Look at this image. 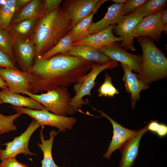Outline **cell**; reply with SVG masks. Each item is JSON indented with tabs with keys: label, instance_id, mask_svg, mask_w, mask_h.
Instances as JSON below:
<instances>
[{
	"label": "cell",
	"instance_id": "19",
	"mask_svg": "<svg viewBox=\"0 0 167 167\" xmlns=\"http://www.w3.org/2000/svg\"><path fill=\"white\" fill-rule=\"evenodd\" d=\"M0 99L3 103L9 104L13 106L26 108L35 110H48L41 104L32 98L12 92L8 88L0 91Z\"/></svg>",
	"mask_w": 167,
	"mask_h": 167
},
{
	"label": "cell",
	"instance_id": "30",
	"mask_svg": "<svg viewBox=\"0 0 167 167\" xmlns=\"http://www.w3.org/2000/svg\"><path fill=\"white\" fill-rule=\"evenodd\" d=\"M98 96H109L112 97L119 92L113 86L111 80V78L107 73L105 75L103 83L98 89Z\"/></svg>",
	"mask_w": 167,
	"mask_h": 167
},
{
	"label": "cell",
	"instance_id": "29",
	"mask_svg": "<svg viewBox=\"0 0 167 167\" xmlns=\"http://www.w3.org/2000/svg\"><path fill=\"white\" fill-rule=\"evenodd\" d=\"M21 113H16L10 115H4L0 113V134L15 131L17 127L14 124V121L19 117Z\"/></svg>",
	"mask_w": 167,
	"mask_h": 167
},
{
	"label": "cell",
	"instance_id": "10",
	"mask_svg": "<svg viewBox=\"0 0 167 167\" xmlns=\"http://www.w3.org/2000/svg\"><path fill=\"white\" fill-rule=\"evenodd\" d=\"M161 11L142 18L135 28L133 32L135 37L147 36L158 42L161 40L162 32L167 33V24L164 25L160 18Z\"/></svg>",
	"mask_w": 167,
	"mask_h": 167
},
{
	"label": "cell",
	"instance_id": "13",
	"mask_svg": "<svg viewBox=\"0 0 167 167\" xmlns=\"http://www.w3.org/2000/svg\"><path fill=\"white\" fill-rule=\"evenodd\" d=\"M95 110L101 114L100 117H104L107 118L112 125L113 129L112 138L107 151L103 156V157L109 159L112 153L116 150H120L127 141L136 134L137 131L125 128L102 111Z\"/></svg>",
	"mask_w": 167,
	"mask_h": 167
},
{
	"label": "cell",
	"instance_id": "14",
	"mask_svg": "<svg viewBox=\"0 0 167 167\" xmlns=\"http://www.w3.org/2000/svg\"><path fill=\"white\" fill-rule=\"evenodd\" d=\"M13 52L15 62L21 71L28 73L35 58V46L29 40L14 41Z\"/></svg>",
	"mask_w": 167,
	"mask_h": 167
},
{
	"label": "cell",
	"instance_id": "4",
	"mask_svg": "<svg viewBox=\"0 0 167 167\" xmlns=\"http://www.w3.org/2000/svg\"><path fill=\"white\" fill-rule=\"evenodd\" d=\"M23 94L38 102L52 113L63 116L73 115L75 113L70 105L71 99L67 87L60 86L41 94L26 92Z\"/></svg>",
	"mask_w": 167,
	"mask_h": 167
},
{
	"label": "cell",
	"instance_id": "22",
	"mask_svg": "<svg viewBox=\"0 0 167 167\" xmlns=\"http://www.w3.org/2000/svg\"><path fill=\"white\" fill-rule=\"evenodd\" d=\"M44 15L43 0H30L15 13L10 24L26 19L39 18Z\"/></svg>",
	"mask_w": 167,
	"mask_h": 167
},
{
	"label": "cell",
	"instance_id": "37",
	"mask_svg": "<svg viewBox=\"0 0 167 167\" xmlns=\"http://www.w3.org/2000/svg\"><path fill=\"white\" fill-rule=\"evenodd\" d=\"M160 18L162 23L164 25L167 24V9L161 11Z\"/></svg>",
	"mask_w": 167,
	"mask_h": 167
},
{
	"label": "cell",
	"instance_id": "5",
	"mask_svg": "<svg viewBox=\"0 0 167 167\" xmlns=\"http://www.w3.org/2000/svg\"><path fill=\"white\" fill-rule=\"evenodd\" d=\"M118 66V62L113 61L104 64L97 63L92 64L91 71L74 85L73 89L75 95L71 98L70 105L75 113L82 107V105L88 103L83 98L86 96H92L91 92L96 84L95 81L98 75L105 69L111 70Z\"/></svg>",
	"mask_w": 167,
	"mask_h": 167
},
{
	"label": "cell",
	"instance_id": "27",
	"mask_svg": "<svg viewBox=\"0 0 167 167\" xmlns=\"http://www.w3.org/2000/svg\"><path fill=\"white\" fill-rule=\"evenodd\" d=\"M72 44L70 31L65 36L61 39L53 48L39 57L46 60L56 55L64 54L69 50Z\"/></svg>",
	"mask_w": 167,
	"mask_h": 167
},
{
	"label": "cell",
	"instance_id": "32",
	"mask_svg": "<svg viewBox=\"0 0 167 167\" xmlns=\"http://www.w3.org/2000/svg\"><path fill=\"white\" fill-rule=\"evenodd\" d=\"M147 0H129L123 4L122 7V12L125 16L136 10L144 4Z\"/></svg>",
	"mask_w": 167,
	"mask_h": 167
},
{
	"label": "cell",
	"instance_id": "25",
	"mask_svg": "<svg viewBox=\"0 0 167 167\" xmlns=\"http://www.w3.org/2000/svg\"><path fill=\"white\" fill-rule=\"evenodd\" d=\"M166 0H149L132 13L143 18L148 15L165 9Z\"/></svg>",
	"mask_w": 167,
	"mask_h": 167
},
{
	"label": "cell",
	"instance_id": "8",
	"mask_svg": "<svg viewBox=\"0 0 167 167\" xmlns=\"http://www.w3.org/2000/svg\"><path fill=\"white\" fill-rule=\"evenodd\" d=\"M97 50L111 60L119 62L136 73L139 74L141 71L143 62L142 54H135L127 52L116 42Z\"/></svg>",
	"mask_w": 167,
	"mask_h": 167
},
{
	"label": "cell",
	"instance_id": "18",
	"mask_svg": "<svg viewBox=\"0 0 167 167\" xmlns=\"http://www.w3.org/2000/svg\"><path fill=\"white\" fill-rule=\"evenodd\" d=\"M61 54L79 57L100 64H104L112 61L97 49L91 46L84 45H71L67 52Z\"/></svg>",
	"mask_w": 167,
	"mask_h": 167
},
{
	"label": "cell",
	"instance_id": "40",
	"mask_svg": "<svg viewBox=\"0 0 167 167\" xmlns=\"http://www.w3.org/2000/svg\"><path fill=\"white\" fill-rule=\"evenodd\" d=\"M6 0H0V8L2 5L5 2Z\"/></svg>",
	"mask_w": 167,
	"mask_h": 167
},
{
	"label": "cell",
	"instance_id": "2",
	"mask_svg": "<svg viewBox=\"0 0 167 167\" xmlns=\"http://www.w3.org/2000/svg\"><path fill=\"white\" fill-rule=\"evenodd\" d=\"M72 27L69 14L62 6L39 18L34 34L29 40L35 46V58L53 48Z\"/></svg>",
	"mask_w": 167,
	"mask_h": 167
},
{
	"label": "cell",
	"instance_id": "39",
	"mask_svg": "<svg viewBox=\"0 0 167 167\" xmlns=\"http://www.w3.org/2000/svg\"><path fill=\"white\" fill-rule=\"evenodd\" d=\"M114 2V3L119 5H123L125 3L127 0H111Z\"/></svg>",
	"mask_w": 167,
	"mask_h": 167
},
{
	"label": "cell",
	"instance_id": "7",
	"mask_svg": "<svg viewBox=\"0 0 167 167\" xmlns=\"http://www.w3.org/2000/svg\"><path fill=\"white\" fill-rule=\"evenodd\" d=\"M41 126L35 120L33 119L25 131L20 135L13 138L11 141L3 144L6 146L5 149L0 148V160L15 158L18 154L37 155L31 152L28 148V143L34 131Z\"/></svg>",
	"mask_w": 167,
	"mask_h": 167
},
{
	"label": "cell",
	"instance_id": "41",
	"mask_svg": "<svg viewBox=\"0 0 167 167\" xmlns=\"http://www.w3.org/2000/svg\"><path fill=\"white\" fill-rule=\"evenodd\" d=\"M2 103H2V101L0 99V105H1V104H2Z\"/></svg>",
	"mask_w": 167,
	"mask_h": 167
},
{
	"label": "cell",
	"instance_id": "35",
	"mask_svg": "<svg viewBox=\"0 0 167 167\" xmlns=\"http://www.w3.org/2000/svg\"><path fill=\"white\" fill-rule=\"evenodd\" d=\"M0 167H29L26 165L17 161L15 158H10L2 160Z\"/></svg>",
	"mask_w": 167,
	"mask_h": 167
},
{
	"label": "cell",
	"instance_id": "38",
	"mask_svg": "<svg viewBox=\"0 0 167 167\" xmlns=\"http://www.w3.org/2000/svg\"><path fill=\"white\" fill-rule=\"evenodd\" d=\"M8 88V86L5 82L0 76V89H4Z\"/></svg>",
	"mask_w": 167,
	"mask_h": 167
},
{
	"label": "cell",
	"instance_id": "1",
	"mask_svg": "<svg viewBox=\"0 0 167 167\" xmlns=\"http://www.w3.org/2000/svg\"><path fill=\"white\" fill-rule=\"evenodd\" d=\"M93 64L79 57L62 54L46 60L36 58L28 73L29 92L37 94L75 84L91 71Z\"/></svg>",
	"mask_w": 167,
	"mask_h": 167
},
{
	"label": "cell",
	"instance_id": "24",
	"mask_svg": "<svg viewBox=\"0 0 167 167\" xmlns=\"http://www.w3.org/2000/svg\"><path fill=\"white\" fill-rule=\"evenodd\" d=\"M96 12H94L88 16L72 27L70 31L72 44L76 43L83 41L90 34V26L93 15Z\"/></svg>",
	"mask_w": 167,
	"mask_h": 167
},
{
	"label": "cell",
	"instance_id": "23",
	"mask_svg": "<svg viewBox=\"0 0 167 167\" xmlns=\"http://www.w3.org/2000/svg\"><path fill=\"white\" fill-rule=\"evenodd\" d=\"M44 126H42V129L40 131V139L41 143L37 145L43 152V159L41 160V167H59L54 162L53 159L52 154V149L54 137L59 132H56L54 130L50 131L49 138L45 140L43 134V129Z\"/></svg>",
	"mask_w": 167,
	"mask_h": 167
},
{
	"label": "cell",
	"instance_id": "12",
	"mask_svg": "<svg viewBox=\"0 0 167 167\" xmlns=\"http://www.w3.org/2000/svg\"><path fill=\"white\" fill-rule=\"evenodd\" d=\"M0 76L6 83L8 89L17 93L29 92L30 87L27 73L18 69L0 68Z\"/></svg>",
	"mask_w": 167,
	"mask_h": 167
},
{
	"label": "cell",
	"instance_id": "31",
	"mask_svg": "<svg viewBox=\"0 0 167 167\" xmlns=\"http://www.w3.org/2000/svg\"><path fill=\"white\" fill-rule=\"evenodd\" d=\"M146 126L148 131L155 134L160 138H164L167 135V125L159 122L156 120L150 121Z\"/></svg>",
	"mask_w": 167,
	"mask_h": 167
},
{
	"label": "cell",
	"instance_id": "17",
	"mask_svg": "<svg viewBox=\"0 0 167 167\" xmlns=\"http://www.w3.org/2000/svg\"><path fill=\"white\" fill-rule=\"evenodd\" d=\"M115 25H110L105 29L98 33L89 34L85 39L71 45H84L91 46L96 49L117 41H122L121 37L114 36L113 31Z\"/></svg>",
	"mask_w": 167,
	"mask_h": 167
},
{
	"label": "cell",
	"instance_id": "11",
	"mask_svg": "<svg viewBox=\"0 0 167 167\" xmlns=\"http://www.w3.org/2000/svg\"><path fill=\"white\" fill-rule=\"evenodd\" d=\"M142 18L131 13L124 16L113 28L115 35L122 39L120 45L125 50L135 51L136 50L134 45V31Z\"/></svg>",
	"mask_w": 167,
	"mask_h": 167
},
{
	"label": "cell",
	"instance_id": "3",
	"mask_svg": "<svg viewBox=\"0 0 167 167\" xmlns=\"http://www.w3.org/2000/svg\"><path fill=\"white\" fill-rule=\"evenodd\" d=\"M136 38L143 51L142 66L137 75L138 79L148 84L165 78L167 76V58L165 55L149 36Z\"/></svg>",
	"mask_w": 167,
	"mask_h": 167
},
{
	"label": "cell",
	"instance_id": "21",
	"mask_svg": "<svg viewBox=\"0 0 167 167\" xmlns=\"http://www.w3.org/2000/svg\"><path fill=\"white\" fill-rule=\"evenodd\" d=\"M38 19H28L11 24L6 30L13 41L29 40L34 34Z\"/></svg>",
	"mask_w": 167,
	"mask_h": 167
},
{
	"label": "cell",
	"instance_id": "9",
	"mask_svg": "<svg viewBox=\"0 0 167 167\" xmlns=\"http://www.w3.org/2000/svg\"><path fill=\"white\" fill-rule=\"evenodd\" d=\"M107 0H65L62 7L67 12L72 27L96 11L100 6Z\"/></svg>",
	"mask_w": 167,
	"mask_h": 167
},
{
	"label": "cell",
	"instance_id": "33",
	"mask_svg": "<svg viewBox=\"0 0 167 167\" xmlns=\"http://www.w3.org/2000/svg\"><path fill=\"white\" fill-rule=\"evenodd\" d=\"M62 0H43L44 15L49 14L59 7Z\"/></svg>",
	"mask_w": 167,
	"mask_h": 167
},
{
	"label": "cell",
	"instance_id": "15",
	"mask_svg": "<svg viewBox=\"0 0 167 167\" xmlns=\"http://www.w3.org/2000/svg\"><path fill=\"white\" fill-rule=\"evenodd\" d=\"M148 130L146 126L137 131L121 148V154L119 167H132L139 154L141 138Z\"/></svg>",
	"mask_w": 167,
	"mask_h": 167
},
{
	"label": "cell",
	"instance_id": "6",
	"mask_svg": "<svg viewBox=\"0 0 167 167\" xmlns=\"http://www.w3.org/2000/svg\"><path fill=\"white\" fill-rule=\"evenodd\" d=\"M17 113L26 114L36 120L41 126L48 125L57 128L59 131L66 132L71 129L77 121L72 117L63 116L48 110H35L26 108L13 106Z\"/></svg>",
	"mask_w": 167,
	"mask_h": 167
},
{
	"label": "cell",
	"instance_id": "20",
	"mask_svg": "<svg viewBox=\"0 0 167 167\" xmlns=\"http://www.w3.org/2000/svg\"><path fill=\"white\" fill-rule=\"evenodd\" d=\"M123 5L114 3L107 7V11L104 17L96 23H92L89 34H93L102 31L110 25L118 24L124 17L122 12Z\"/></svg>",
	"mask_w": 167,
	"mask_h": 167
},
{
	"label": "cell",
	"instance_id": "26",
	"mask_svg": "<svg viewBox=\"0 0 167 167\" xmlns=\"http://www.w3.org/2000/svg\"><path fill=\"white\" fill-rule=\"evenodd\" d=\"M16 0H6L0 8V28L6 30L15 13Z\"/></svg>",
	"mask_w": 167,
	"mask_h": 167
},
{
	"label": "cell",
	"instance_id": "36",
	"mask_svg": "<svg viewBox=\"0 0 167 167\" xmlns=\"http://www.w3.org/2000/svg\"><path fill=\"white\" fill-rule=\"evenodd\" d=\"M30 0H16L15 13L26 5Z\"/></svg>",
	"mask_w": 167,
	"mask_h": 167
},
{
	"label": "cell",
	"instance_id": "28",
	"mask_svg": "<svg viewBox=\"0 0 167 167\" xmlns=\"http://www.w3.org/2000/svg\"><path fill=\"white\" fill-rule=\"evenodd\" d=\"M13 42L6 30L0 28V49L10 57L15 65L17 66L13 52Z\"/></svg>",
	"mask_w": 167,
	"mask_h": 167
},
{
	"label": "cell",
	"instance_id": "16",
	"mask_svg": "<svg viewBox=\"0 0 167 167\" xmlns=\"http://www.w3.org/2000/svg\"><path fill=\"white\" fill-rule=\"evenodd\" d=\"M124 74L122 80L124 82L126 91L131 94V106L134 109L137 101L140 98V92L149 88L148 84L139 80L137 75L133 73L132 70L126 66L121 64Z\"/></svg>",
	"mask_w": 167,
	"mask_h": 167
},
{
	"label": "cell",
	"instance_id": "34",
	"mask_svg": "<svg viewBox=\"0 0 167 167\" xmlns=\"http://www.w3.org/2000/svg\"><path fill=\"white\" fill-rule=\"evenodd\" d=\"M18 69L10 57L0 49V68Z\"/></svg>",
	"mask_w": 167,
	"mask_h": 167
}]
</instances>
